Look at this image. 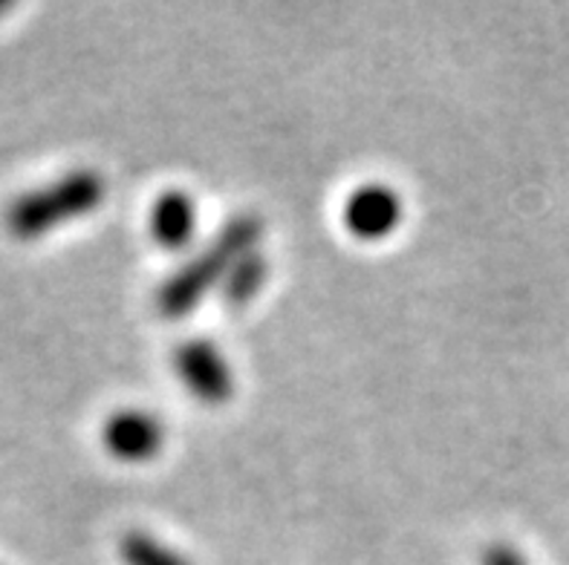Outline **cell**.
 I'll list each match as a JSON object with an SVG mask.
<instances>
[{
    "label": "cell",
    "instance_id": "obj_1",
    "mask_svg": "<svg viewBox=\"0 0 569 565\" xmlns=\"http://www.w3.org/2000/svg\"><path fill=\"white\" fill-rule=\"evenodd\" d=\"M260 236H263V220L258 214H238L226 222L223 229L217 231L197 258L180 265L171 278L157 289V312L168 321L182 317L194 312L197 303L206 297V292L220 289L231 265L238 263L243 254L258 249Z\"/></svg>",
    "mask_w": 569,
    "mask_h": 565
},
{
    "label": "cell",
    "instance_id": "obj_8",
    "mask_svg": "<svg viewBox=\"0 0 569 565\" xmlns=\"http://www.w3.org/2000/svg\"><path fill=\"white\" fill-rule=\"evenodd\" d=\"M124 565H191L180 552H173L171 545L162 539L144 534V531H130L119 543Z\"/></svg>",
    "mask_w": 569,
    "mask_h": 565
},
{
    "label": "cell",
    "instance_id": "obj_6",
    "mask_svg": "<svg viewBox=\"0 0 569 565\" xmlns=\"http://www.w3.org/2000/svg\"><path fill=\"white\" fill-rule=\"evenodd\" d=\"M151 236L162 249H186L197 229V205L186 191H166L151 208Z\"/></svg>",
    "mask_w": 569,
    "mask_h": 565
},
{
    "label": "cell",
    "instance_id": "obj_10",
    "mask_svg": "<svg viewBox=\"0 0 569 565\" xmlns=\"http://www.w3.org/2000/svg\"><path fill=\"white\" fill-rule=\"evenodd\" d=\"M7 9H9V3H7V0H0V14L7 12Z\"/></svg>",
    "mask_w": 569,
    "mask_h": 565
},
{
    "label": "cell",
    "instance_id": "obj_2",
    "mask_svg": "<svg viewBox=\"0 0 569 565\" xmlns=\"http://www.w3.org/2000/svg\"><path fill=\"white\" fill-rule=\"evenodd\" d=\"M104 196H108L104 176L93 168H79V171L58 176L50 185L14 196L9 202L3 222H7V231L14 240L32 243V240L52 234L64 222L93 214L96 208L104 202Z\"/></svg>",
    "mask_w": 569,
    "mask_h": 565
},
{
    "label": "cell",
    "instance_id": "obj_4",
    "mask_svg": "<svg viewBox=\"0 0 569 565\" xmlns=\"http://www.w3.org/2000/svg\"><path fill=\"white\" fill-rule=\"evenodd\" d=\"M101 444L119 462H148L166 444V424L148 410H119L101 427Z\"/></svg>",
    "mask_w": 569,
    "mask_h": 565
},
{
    "label": "cell",
    "instance_id": "obj_5",
    "mask_svg": "<svg viewBox=\"0 0 569 565\" xmlns=\"http://www.w3.org/2000/svg\"><path fill=\"white\" fill-rule=\"evenodd\" d=\"M399 222H402V200L393 188L379 182L356 188L345 205L347 231L365 243H379L390 236Z\"/></svg>",
    "mask_w": 569,
    "mask_h": 565
},
{
    "label": "cell",
    "instance_id": "obj_7",
    "mask_svg": "<svg viewBox=\"0 0 569 565\" xmlns=\"http://www.w3.org/2000/svg\"><path fill=\"white\" fill-rule=\"evenodd\" d=\"M269 278V263L258 249L243 254L238 263L231 265V272L220 283V294L229 309H243L260 294V289L267 286Z\"/></svg>",
    "mask_w": 569,
    "mask_h": 565
},
{
    "label": "cell",
    "instance_id": "obj_3",
    "mask_svg": "<svg viewBox=\"0 0 569 565\" xmlns=\"http://www.w3.org/2000/svg\"><path fill=\"white\" fill-rule=\"evenodd\" d=\"M173 370H177V379L188 386V393L209 407H220L234 393V373L229 361L206 337H191L177 346Z\"/></svg>",
    "mask_w": 569,
    "mask_h": 565
},
{
    "label": "cell",
    "instance_id": "obj_9",
    "mask_svg": "<svg viewBox=\"0 0 569 565\" xmlns=\"http://www.w3.org/2000/svg\"><path fill=\"white\" fill-rule=\"evenodd\" d=\"M483 565H527L523 563V557H520L518 552H515L512 545H489L483 554Z\"/></svg>",
    "mask_w": 569,
    "mask_h": 565
}]
</instances>
